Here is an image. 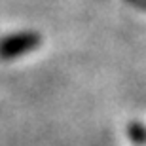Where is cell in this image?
I'll use <instances>...</instances> for the list:
<instances>
[{
	"mask_svg": "<svg viewBox=\"0 0 146 146\" xmlns=\"http://www.w3.org/2000/svg\"><path fill=\"white\" fill-rule=\"evenodd\" d=\"M42 46V36L34 31H21L0 38V61H15Z\"/></svg>",
	"mask_w": 146,
	"mask_h": 146,
	"instance_id": "cell-1",
	"label": "cell"
},
{
	"mask_svg": "<svg viewBox=\"0 0 146 146\" xmlns=\"http://www.w3.org/2000/svg\"><path fill=\"white\" fill-rule=\"evenodd\" d=\"M127 137L129 141L137 146H144L146 144V125L141 121H131L127 127Z\"/></svg>",
	"mask_w": 146,
	"mask_h": 146,
	"instance_id": "cell-2",
	"label": "cell"
},
{
	"mask_svg": "<svg viewBox=\"0 0 146 146\" xmlns=\"http://www.w3.org/2000/svg\"><path fill=\"white\" fill-rule=\"evenodd\" d=\"M127 4H131L133 8H137V10H142L146 11V0H125Z\"/></svg>",
	"mask_w": 146,
	"mask_h": 146,
	"instance_id": "cell-3",
	"label": "cell"
}]
</instances>
